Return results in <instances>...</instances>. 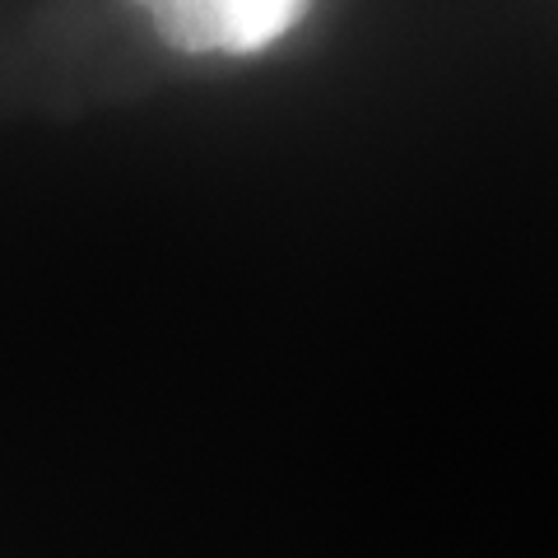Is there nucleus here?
<instances>
[{
    "mask_svg": "<svg viewBox=\"0 0 558 558\" xmlns=\"http://www.w3.org/2000/svg\"><path fill=\"white\" fill-rule=\"evenodd\" d=\"M182 57H256L303 20L307 0H135Z\"/></svg>",
    "mask_w": 558,
    "mask_h": 558,
    "instance_id": "f257e3e1",
    "label": "nucleus"
}]
</instances>
